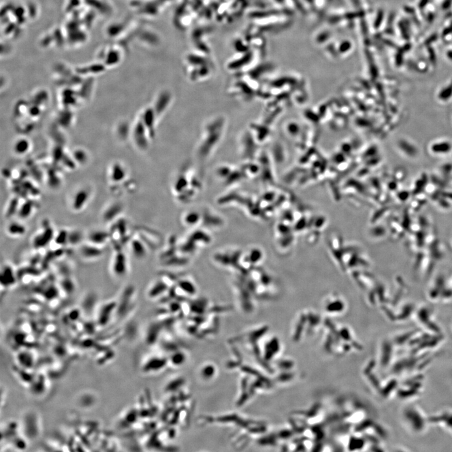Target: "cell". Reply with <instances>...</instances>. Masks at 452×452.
Instances as JSON below:
<instances>
[{"instance_id": "ba28073f", "label": "cell", "mask_w": 452, "mask_h": 452, "mask_svg": "<svg viewBox=\"0 0 452 452\" xmlns=\"http://www.w3.org/2000/svg\"><path fill=\"white\" fill-rule=\"evenodd\" d=\"M6 233L11 237H22L26 234L27 229L26 226L20 221H12L8 224L6 229Z\"/></svg>"}, {"instance_id": "7a4b0ae2", "label": "cell", "mask_w": 452, "mask_h": 452, "mask_svg": "<svg viewBox=\"0 0 452 452\" xmlns=\"http://www.w3.org/2000/svg\"><path fill=\"white\" fill-rule=\"evenodd\" d=\"M55 234L56 232L52 226L46 222L41 230L34 236L32 240L33 248L37 249L46 248L54 241Z\"/></svg>"}, {"instance_id": "30bf717a", "label": "cell", "mask_w": 452, "mask_h": 452, "mask_svg": "<svg viewBox=\"0 0 452 452\" xmlns=\"http://www.w3.org/2000/svg\"><path fill=\"white\" fill-rule=\"evenodd\" d=\"M88 200V194L84 191L80 192L74 197L72 203V210L75 212H80L86 206Z\"/></svg>"}, {"instance_id": "7c38bea8", "label": "cell", "mask_w": 452, "mask_h": 452, "mask_svg": "<svg viewBox=\"0 0 452 452\" xmlns=\"http://www.w3.org/2000/svg\"><path fill=\"white\" fill-rule=\"evenodd\" d=\"M69 233L67 230L62 229L55 234L54 242L59 246H65L69 242Z\"/></svg>"}, {"instance_id": "5b68a950", "label": "cell", "mask_w": 452, "mask_h": 452, "mask_svg": "<svg viewBox=\"0 0 452 452\" xmlns=\"http://www.w3.org/2000/svg\"><path fill=\"white\" fill-rule=\"evenodd\" d=\"M80 254L83 259L95 260L102 257L103 255V250L101 246H98L87 242L86 244H82L80 246Z\"/></svg>"}, {"instance_id": "4fadbf2b", "label": "cell", "mask_w": 452, "mask_h": 452, "mask_svg": "<svg viewBox=\"0 0 452 452\" xmlns=\"http://www.w3.org/2000/svg\"><path fill=\"white\" fill-rule=\"evenodd\" d=\"M130 247H131L132 253L135 257L139 258L143 257L145 253L144 247L140 240H136V239L132 240Z\"/></svg>"}, {"instance_id": "8992f818", "label": "cell", "mask_w": 452, "mask_h": 452, "mask_svg": "<svg viewBox=\"0 0 452 452\" xmlns=\"http://www.w3.org/2000/svg\"><path fill=\"white\" fill-rule=\"evenodd\" d=\"M0 281H1V287L5 289H9L16 284V271L10 264H5V266L2 268Z\"/></svg>"}, {"instance_id": "5bb4252c", "label": "cell", "mask_w": 452, "mask_h": 452, "mask_svg": "<svg viewBox=\"0 0 452 452\" xmlns=\"http://www.w3.org/2000/svg\"><path fill=\"white\" fill-rule=\"evenodd\" d=\"M83 235L82 232L80 231H71L69 233V242L68 244L75 246V245L80 244L82 242Z\"/></svg>"}, {"instance_id": "8fae6325", "label": "cell", "mask_w": 452, "mask_h": 452, "mask_svg": "<svg viewBox=\"0 0 452 452\" xmlns=\"http://www.w3.org/2000/svg\"><path fill=\"white\" fill-rule=\"evenodd\" d=\"M34 210V206L32 203H26L19 208L18 215L21 219H27L31 217Z\"/></svg>"}, {"instance_id": "52a82bcc", "label": "cell", "mask_w": 452, "mask_h": 452, "mask_svg": "<svg viewBox=\"0 0 452 452\" xmlns=\"http://www.w3.org/2000/svg\"><path fill=\"white\" fill-rule=\"evenodd\" d=\"M87 238L88 241L87 242L101 247L111 240L112 236H111L110 231L97 229L89 232Z\"/></svg>"}, {"instance_id": "9c48e42d", "label": "cell", "mask_w": 452, "mask_h": 452, "mask_svg": "<svg viewBox=\"0 0 452 452\" xmlns=\"http://www.w3.org/2000/svg\"><path fill=\"white\" fill-rule=\"evenodd\" d=\"M121 207L118 204L112 205L104 211L102 219L105 223H111L118 219L121 213Z\"/></svg>"}, {"instance_id": "277c9868", "label": "cell", "mask_w": 452, "mask_h": 452, "mask_svg": "<svg viewBox=\"0 0 452 452\" xmlns=\"http://www.w3.org/2000/svg\"><path fill=\"white\" fill-rule=\"evenodd\" d=\"M129 264L127 255L122 251H117L113 256L112 271L115 276L122 277L128 272Z\"/></svg>"}, {"instance_id": "6da1fadb", "label": "cell", "mask_w": 452, "mask_h": 452, "mask_svg": "<svg viewBox=\"0 0 452 452\" xmlns=\"http://www.w3.org/2000/svg\"><path fill=\"white\" fill-rule=\"evenodd\" d=\"M226 128L225 119L221 116L209 119L205 125L202 137L198 145L197 154L200 159H206L212 154L221 142Z\"/></svg>"}, {"instance_id": "3957f363", "label": "cell", "mask_w": 452, "mask_h": 452, "mask_svg": "<svg viewBox=\"0 0 452 452\" xmlns=\"http://www.w3.org/2000/svg\"><path fill=\"white\" fill-rule=\"evenodd\" d=\"M118 301L110 300L102 304L97 315V323L99 325H107L110 323L113 315L117 312Z\"/></svg>"}]
</instances>
